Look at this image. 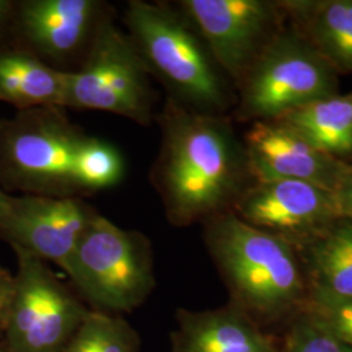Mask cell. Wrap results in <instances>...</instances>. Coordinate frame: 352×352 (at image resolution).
<instances>
[{
    "instance_id": "obj_1",
    "label": "cell",
    "mask_w": 352,
    "mask_h": 352,
    "mask_svg": "<svg viewBox=\"0 0 352 352\" xmlns=\"http://www.w3.org/2000/svg\"><path fill=\"white\" fill-rule=\"evenodd\" d=\"M158 123L161 144L151 182L170 225L188 227L231 212L253 183L231 119L167 98Z\"/></svg>"
},
{
    "instance_id": "obj_2",
    "label": "cell",
    "mask_w": 352,
    "mask_h": 352,
    "mask_svg": "<svg viewBox=\"0 0 352 352\" xmlns=\"http://www.w3.org/2000/svg\"><path fill=\"white\" fill-rule=\"evenodd\" d=\"M123 154L89 135L65 109L38 107L0 120V186L21 195L89 196L118 186Z\"/></svg>"
},
{
    "instance_id": "obj_3",
    "label": "cell",
    "mask_w": 352,
    "mask_h": 352,
    "mask_svg": "<svg viewBox=\"0 0 352 352\" xmlns=\"http://www.w3.org/2000/svg\"><path fill=\"white\" fill-rule=\"evenodd\" d=\"M201 225L202 239L226 286L228 302L276 334L305 311L309 283L294 245L232 212Z\"/></svg>"
},
{
    "instance_id": "obj_4",
    "label": "cell",
    "mask_w": 352,
    "mask_h": 352,
    "mask_svg": "<svg viewBox=\"0 0 352 352\" xmlns=\"http://www.w3.org/2000/svg\"><path fill=\"white\" fill-rule=\"evenodd\" d=\"M124 24L149 74L167 90V98L204 113H225L235 106V88L176 6L131 0Z\"/></svg>"
},
{
    "instance_id": "obj_5",
    "label": "cell",
    "mask_w": 352,
    "mask_h": 352,
    "mask_svg": "<svg viewBox=\"0 0 352 352\" xmlns=\"http://www.w3.org/2000/svg\"><path fill=\"white\" fill-rule=\"evenodd\" d=\"M62 270L90 309L111 315L136 311L155 289L149 238L122 228L100 213Z\"/></svg>"
},
{
    "instance_id": "obj_6",
    "label": "cell",
    "mask_w": 352,
    "mask_h": 352,
    "mask_svg": "<svg viewBox=\"0 0 352 352\" xmlns=\"http://www.w3.org/2000/svg\"><path fill=\"white\" fill-rule=\"evenodd\" d=\"M235 90L234 118L238 122L276 120L338 94V74L287 24L252 64Z\"/></svg>"
},
{
    "instance_id": "obj_7",
    "label": "cell",
    "mask_w": 352,
    "mask_h": 352,
    "mask_svg": "<svg viewBox=\"0 0 352 352\" xmlns=\"http://www.w3.org/2000/svg\"><path fill=\"white\" fill-rule=\"evenodd\" d=\"M151 74L132 39L109 13L77 69H69L64 109L123 116L140 126L153 120Z\"/></svg>"
},
{
    "instance_id": "obj_8",
    "label": "cell",
    "mask_w": 352,
    "mask_h": 352,
    "mask_svg": "<svg viewBox=\"0 0 352 352\" xmlns=\"http://www.w3.org/2000/svg\"><path fill=\"white\" fill-rule=\"evenodd\" d=\"M12 250L17 272L1 342L11 352H63L90 308L47 263Z\"/></svg>"
},
{
    "instance_id": "obj_9",
    "label": "cell",
    "mask_w": 352,
    "mask_h": 352,
    "mask_svg": "<svg viewBox=\"0 0 352 352\" xmlns=\"http://www.w3.org/2000/svg\"><path fill=\"white\" fill-rule=\"evenodd\" d=\"M175 6L234 88L287 25L280 0H179Z\"/></svg>"
},
{
    "instance_id": "obj_10",
    "label": "cell",
    "mask_w": 352,
    "mask_h": 352,
    "mask_svg": "<svg viewBox=\"0 0 352 352\" xmlns=\"http://www.w3.org/2000/svg\"><path fill=\"white\" fill-rule=\"evenodd\" d=\"M231 212L296 250L342 218L333 192L298 180L253 182Z\"/></svg>"
},
{
    "instance_id": "obj_11",
    "label": "cell",
    "mask_w": 352,
    "mask_h": 352,
    "mask_svg": "<svg viewBox=\"0 0 352 352\" xmlns=\"http://www.w3.org/2000/svg\"><path fill=\"white\" fill-rule=\"evenodd\" d=\"M97 214L80 197L12 196L0 217V238L63 269Z\"/></svg>"
},
{
    "instance_id": "obj_12",
    "label": "cell",
    "mask_w": 352,
    "mask_h": 352,
    "mask_svg": "<svg viewBox=\"0 0 352 352\" xmlns=\"http://www.w3.org/2000/svg\"><path fill=\"white\" fill-rule=\"evenodd\" d=\"M109 13L101 0H23L16 3L13 30L25 49L56 67L84 58Z\"/></svg>"
},
{
    "instance_id": "obj_13",
    "label": "cell",
    "mask_w": 352,
    "mask_h": 352,
    "mask_svg": "<svg viewBox=\"0 0 352 352\" xmlns=\"http://www.w3.org/2000/svg\"><path fill=\"white\" fill-rule=\"evenodd\" d=\"M241 140L253 182L298 180L334 193L351 164L317 149L278 119L251 123Z\"/></svg>"
},
{
    "instance_id": "obj_14",
    "label": "cell",
    "mask_w": 352,
    "mask_h": 352,
    "mask_svg": "<svg viewBox=\"0 0 352 352\" xmlns=\"http://www.w3.org/2000/svg\"><path fill=\"white\" fill-rule=\"evenodd\" d=\"M170 334L171 352H280L279 337L232 302L190 311L179 308Z\"/></svg>"
},
{
    "instance_id": "obj_15",
    "label": "cell",
    "mask_w": 352,
    "mask_h": 352,
    "mask_svg": "<svg viewBox=\"0 0 352 352\" xmlns=\"http://www.w3.org/2000/svg\"><path fill=\"white\" fill-rule=\"evenodd\" d=\"M292 26L336 72L352 74V0H280Z\"/></svg>"
},
{
    "instance_id": "obj_16",
    "label": "cell",
    "mask_w": 352,
    "mask_h": 352,
    "mask_svg": "<svg viewBox=\"0 0 352 352\" xmlns=\"http://www.w3.org/2000/svg\"><path fill=\"white\" fill-rule=\"evenodd\" d=\"M69 69L54 67L25 47H0V102L17 111L64 109Z\"/></svg>"
},
{
    "instance_id": "obj_17",
    "label": "cell",
    "mask_w": 352,
    "mask_h": 352,
    "mask_svg": "<svg viewBox=\"0 0 352 352\" xmlns=\"http://www.w3.org/2000/svg\"><path fill=\"white\" fill-rule=\"evenodd\" d=\"M309 292L352 298V221L337 219L317 238L298 248Z\"/></svg>"
},
{
    "instance_id": "obj_18",
    "label": "cell",
    "mask_w": 352,
    "mask_h": 352,
    "mask_svg": "<svg viewBox=\"0 0 352 352\" xmlns=\"http://www.w3.org/2000/svg\"><path fill=\"white\" fill-rule=\"evenodd\" d=\"M278 120L295 129L317 149L352 164V91L312 102Z\"/></svg>"
},
{
    "instance_id": "obj_19",
    "label": "cell",
    "mask_w": 352,
    "mask_h": 352,
    "mask_svg": "<svg viewBox=\"0 0 352 352\" xmlns=\"http://www.w3.org/2000/svg\"><path fill=\"white\" fill-rule=\"evenodd\" d=\"M138 330L123 316L90 309L63 352H139Z\"/></svg>"
},
{
    "instance_id": "obj_20",
    "label": "cell",
    "mask_w": 352,
    "mask_h": 352,
    "mask_svg": "<svg viewBox=\"0 0 352 352\" xmlns=\"http://www.w3.org/2000/svg\"><path fill=\"white\" fill-rule=\"evenodd\" d=\"M280 352H352L305 311L294 317L279 333Z\"/></svg>"
},
{
    "instance_id": "obj_21",
    "label": "cell",
    "mask_w": 352,
    "mask_h": 352,
    "mask_svg": "<svg viewBox=\"0 0 352 352\" xmlns=\"http://www.w3.org/2000/svg\"><path fill=\"white\" fill-rule=\"evenodd\" d=\"M305 312L336 338L352 347V298L309 292Z\"/></svg>"
},
{
    "instance_id": "obj_22",
    "label": "cell",
    "mask_w": 352,
    "mask_h": 352,
    "mask_svg": "<svg viewBox=\"0 0 352 352\" xmlns=\"http://www.w3.org/2000/svg\"><path fill=\"white\" fill-rule=\"evenodd\" d=\"M14 291V274L0 265V337L4 333Z\"/></svg>"
},
{
    "instance_id": "obj_23",
    "label": "cell",
    "mask_w": 352,
    "mask_h": 352,
    "mask_svg": "<svg viewBox=\"0 0 352 352\" xmlns=\"http://www.w3.org/2000/svg\"><path fill=\"white\" fill-rule=\"evenodd\" d=\"M340 217L352 221V164L334 192Z\"/></svg>"
},
{
    "instance_id": "obj_24",
    "label": "cell",
    "mask_w": 352,
    "mask_h": 352,
    "mask_svg": "<svg viewBox=\"0 0 352 352\" xmlns=\"http://www.w3.org/2000/svg\"><path fill=\"white\" fill-rule=\"evenodd\" d=\"M16 3L13 0H0V47L8 33L13 30Z\"/></svg>"
},
{
    "instance_id": "obj_25",
    "label": "cell",
    "mask_w": 352,
    "mask_h": 352,
    "mask_svg": "<svg viewBox=\"0 0 352 352\" xmlns=\"http://www.w3.org/2000/svg\"><path fill=\"white\" fill-rule=\"evenodd\" d=\"M11 197H12V195L7 193V190H4L0 186V217L6 213V210L8 209Z\"/></svg>"
},
{
    "instance_id": "obj_26",
    "label": "cell",
    "mask_w": 352,
    "mask_h": 352,
    "mask_svg": "<svg viewBox=\"0 0 352 352\" xmlns=\"http://www.w3.org/2000/svg\"><path fill=\"white\" fill-rule=\"evenodd\" d=\"M0 352H11L4 344H3V342H0Z\"/></svg>"
}]
</instances>
